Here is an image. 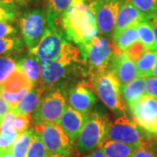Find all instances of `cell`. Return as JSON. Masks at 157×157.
Masks as SVG:
<instances>
[{"mask_svg": "<svg viewBox=\"0 0 157 157\" xmlns=\"http://www.w3.org/2000/svg\"><path fill=\"white\" fill-rule=\"evenodd\" d=\"M62 18V26L67 38L81 45L94 37L99 36V28L93 10L85 3L71 6Z\"/></svg>", "mask_w": 157, "mask_h": 157, "instance_id": "1", "label": "cell"}, {"mask_svg": "<svg viewBox=\"0 0 157 157\" xmlns=\"http://www.w3.org/2000/svg\"><path fill=\"white\" fill-rule=\"evenodd\" d=\"M80 51L63 39L57 28L47 27L35 47L30 49V55L39 60H52L69 66L77 61Z\"/></svg>", "mask_w": 157, "mask_h": 157, "instance_id": "2", "label": "cell"}, {"mask_svg": "<svg viewBox=\"0 0 157 157\" xmlns=\"http://www.w3.org/2000/svg\"><path fill=\"white\" fill-rule=\"evenodd\" d=\"M83 63L87 67L94 78L105 73L111 65L114 48L107 39L99 36L78 45Z\"/></svg>", "mask_w": 157, "mask_h": 157, "instance_id": "3", "label": "cell"}, {"mask_svg": "<svg viewBox=\"0 0 157 157\" xmlns=\"http://www.w3.org/2000/svg\"><path fill=\"white\" fill-rule=\"evenodd\" d=\"M110 122L108 118L100 113H94L90 116L76 142L78 153L87 154L100 147L106 140Z\"/></svg>", "mask_w": 157, "mask_h": 157, "instance_id": "4", "label": "cell"}, {"mask_svg": "<svg viewBox=\"0 0 157 157\" xmlns=\"http://www.w3.org/2000/svg\"><path fill=\"white\" fill-rule=\"evenodd\" d=\"M34 131L44 142L49 155H61L69 156L73 152V141L58 123L35 124Z\"/></svg>", "mask_w": 157, "mask_h": 157, "instance_id": "5", "label": "cell"}, {"mask_svg": "<svg viewBox=\"0 0 157 157\" xmlns=\"http://www.w3.org/2000/svg\"><path fill=\"white\" fill-rule=\"evenodd\" d=\"M94 86L101 101L113 111H125L121 95V85L111 70L94 78Z\"/></svg>", "mask_w": 157, "mask_h": 157, "instance_id": "6", "label": "cell"}, {"mask_svg": "<svg viewBox=\"0 0 157 157\" xmlns=\"http://www.w3.org/2000/svg\"><path fill=\"white\" fill-rule=\"evenodd\" d=\"M19 25L25 45L32 49L39 44L47 27L46 14L41 9L27 11L20 18Z\"/></svg>", "mask_w": 157, "mask_h": 157, "instance_id": "7", "label": "cell"}, {"mask_svg": "<svg viewBox=\"0 0 157 157\" xmlns=\"http://www.w3.org/2000/svg\"><path fill=\"white\" fill-rule=\"evenodd\" d=\"M106 140H112L126 143L135 147H144L143 138L137 128L127 115H121L110 123Z\"/></svg>", "mask_w": 157, "mask_h": 157, "instance_id": "8", "label": "cell"}, {"mask_svg": "<svg viewBox=\"0 0 157 157\" xmlns=\"http://www.w3.org/2000/svg\"><path fill=\"white\" fill-rule=\"evenodd\" d=\"M123 0H92L89 5L96 17L99 31L105 36L113 33L118 11Z\"/></svg>", "mask_w": 157, "mask_h": 157, "instance_id": "9", "label": "cell"}, {"mask_svg": "<svg viewBox=\"0 0 157 157\" xmlns=\"http://www.w3.org/2000/svg\"><path fill=\"white\" fill-rule=\"evenodd\" d=\"M67 107L66 100L59 91H54L45 95L34 111L35 124L52 122L59 123L62 113Z\"/></svg>", "mask_w": 157, "mask_h": 157, "instance_id": "10", "label": "cell"}, {"mask_svg": "<svg viewBox=\"0 0 157 157\" xmlns=\"http://www.w3.org/2000/svg\"><path fill=\"white\" fill-rule=\"evenodd\" d=\"M134 122L141 128L154 134L157 121V100L144 94L139 101L128 106Z\"/></svg>", "mask_w": 157, "mask_h": 157, "instance_id": "11", "label": "cell"}, {"mask_svg": "<svg viewBox=\"0 0 157 157\" xmlns=\"http://www.w3.org/2000/svg\"><path fill=\"white\" fill-rule=\"evenodd\" d=\"M118 80L123 86L139 77L136 64L123 52L114 47L113 56L111 61V69Z\"/></svg>", "mask_w": 157, "mask_h": 157, "instance_id": "12", "label": "cell"}, {"mask_svg": "<svg viewBox=\"0 0 157 157\" xmlns=\"http://www.w3.org/2000/svg\"><path fill=\"white\" fill-rule=\"evenodd\" d=\"M147 15L140 11L131 0H123L118 11L115 27L113 33V39L116 38L123 30L133 25H137L145 19Z\"/></svg>", "mask_w": 157, "mask_h": 157, "instance_id": "13", "label": "cell"}, {"mask_svg": "<svg viewBox=\"0 0 157 157\" xmlns=\"http://www.w3.org/2000/svg\"><path fill=\"white\" fill-rule=\"evenodd\" d=\"M88 119L89 116L87 113L78 112L73 109V107L67 106L58 124L73 142L78 138V135L86 124Z\"/></svg>", "mask_w": 157, "mask_h": 157, "instance_id": "14", "label": "cell"}, {"mask_svg": "<svg viewBox=\"0 0 157 157\" xmlns=\"http://www.w3.org/2000/svg\"><path fill=\"white\" fill-rule=\"evenodd\" d=\"M96 96L94 91L85 83L78 84L70 91L68 102L70 107L78 112L87 113L96 102Z\"/></svg>", "mask_w": 157, "mask_h": 157, "instance_id": "15", "label": "cell"}, {"mask_svg": "<svg viewBox=\"0 0 157 157\" xmlns=\"http://www.w3.org/2000/svg\"><path fill=\"white\" fill-rule=\"evenodd\" d=\"M40 76L42 81L47 85H53L63 78L67 73V66L52 60H39Z\"/></svg>", "mask_w": 157, "mask_h": 157, "instance_id": "16", "label": "cell"}, {"mask_svg": "<svg viewBox=\"0 0 157 157\" xmlns=\"http://www.w3.org/2000/svg\"><path fill=\"white\" fill-rule=\"evenodd\" d=\"M85 3V0H47L46 19L49 27L57 28L56 21L59 17L67 11L71 6Z\"/></svg>", "mask_w": 157, "mask_h": 157, "instance_id": "17", "label": "cell"}, {"mask_svg": "<svg viewBox=\"0 0 157 157\" xmlns=\"http://www.w3.org/2000/svg\"><path fill=\"white\" fill-rule=\"evenodd\" d=\"M33 86L29 80L22 69L17 65L16 70L9 76V78L1 85V91L17 94L25 89H32Z\"/></svg>", "mask_w": 157, "mask_h": 157, "instance_id": "18", "label": "cell"}, {"mask_svg": "<svg viewBox=\"0 0 157 157\" xmlns=\"http://www.w3.org/2000/svg\"><path fill=\"white\" fill-rule=\"evenodd\" d=\"M106 157H131L137 147L115 140H106L100 147Z\"/></svg>", "mask_w": 157, "mask_h": 157, "instance_id": "19", "label": "cell"}, {"mask_svg": "<svg viewBox=\"0 0 157 157\" xmlns=\"http://www.w3.org/2000/svg\"><path fill=\"white\" fill-rule=\"evenodd\" d=\"M145 94V78L138 77L128 84L121 86V95L125 102L130 104L139 101Z\"/></svg>", "mask_w": 157, "mask_h": 157, "instance_id": "20", "label": "cell"}, {"mask_svg": "<svg viewBox=\"0 0 157 157\" xmlns=\"http://www.w3.org/2000/svg\"><path fill=\"white\" fill-rule=\"evenodd\" d=\"M43 91L44 89L41 87H33L29 90L15 109L16 112L21 114H31L34 112L39 107Z\"/></svg>", "mask_w": 157, "mask_h": 157, "instance_id": "21", "label": "cell"}, {"mask_svg": "<svg viewBox=\"0 0 157 157\" xmlns=\"http://www.w3.org/2000/svg\"><path fill=\"white\" fill-rule=\"evenodd\" d=\"M34 135V129L28 128L19 134L17 139L13 142L11 152L15 157H25Z\"/></svg>", "mask_w": 157, "mask_h": 157, "instance_id": "22", "label": "cell"}, {"mask_svg": "<svg viewBox=\"0 0 157 157\" xmlns=\"http://www.w3.org/2000/svg\"><path fill=\"white\" fill-rule=\"evenodd\" d=\"M113 40L115 48L121 51L127 49L134 43L139 41L138 33H137V25H133L123 30L116 38L113 39Z\"/></svg>", "mask_w": 157, "mask_h": 157, "instance_id": "23", "label": "cell"}, {"mask_svg": "<svg viewBox=\"0 0 157 157\" xmlns=\"http://www.w3.org/2000/svg\"><path fill=\"white\" fill-rule=\"evenodd\" d=\"M17 65L22 69V71L32 82L33 86L38 83L40 76V66L39 59L36 57L25 58L17 63Z\"/></svg>", "mask_w": 157, "mask_h": 157, "instance_id": "24", "label": "cell"}, {"mask_svg": "<svg viewBox=\"0 0 157 157\" xmlns=\"http://www.w3.org/2000/svg\"><path fill=\"white\" fill-rule=\"evenodd\" d=\"M156 58L157 50H147L143 56L135 62L139 77L146 78L151 76Z\"/></svg>", "mask_w": 157, "mask_h": 157, "instance_id": "25", "label": "cell"}, {"mask_svg": "<svg viewBox=\"0 0 157 157\" xmlns=\"http://www.w3.org/2000/svg\"><path fill=\"white\" fill-rule=\"evenodd\" d=\"M137 33L139 40L146 46L147 50H157L153 28L147 20V16L145 19L137 24Z\"/></svg>", "mask_w": 157, "mask_h": 157, "instance_id": "26", "label": "cell"}, {"mask_svg": "<svg viewBox=\"0 0 157 157\" xmlns=\"http://www.w3.org/2000/svg\"><path fill=\"white\" fill-rule=\"evenodd\" d=\"M49 153L45 147L39 135L34 131V135L31 146L26 153L25 157H48Z\"/></svg>", "mask_w": 157, "mask_h": 157, "instance_id": "27", "label": "cell"}, {"mask_svg": "<svg viewBox=\"0 0 157 157\" xmlns=\"http://www.w3.org/2000/svg\"><path fill=\"white\" fill-rule=\"evenodd\" d=\"M17 68V63L11 57H0V85H2Z\"/></svg>", "mask_w": 157, "mask_h": 157, "instance_id": "28", "label": "cell"}, {"mask_svg": "<svg viewBox=\"0 0 157 157\" xmlns=\"http://www.w3.org/2000/svg\"><path fill=\"white\" fill-rule=\"evenodd\" d=\"M23 42L20 38L11 37V38H0V54L6 52L17 51L21 49Z\"/></svg>", "mask_w": 157, "mask_h": 157, "instance_id": "29", "label": "cell"}, {"mask_svg": "<svg viewBox=\"0 0 157 157\" xmlns=\"http://www.w3.org/2000/svg\"><path fill=\"white\" fill-rule=\"evenodd\" d=\"M146 46L143 45L140 41H137L134 43L132 45H130L127 49L123 51V52L130 59L133 61L136 62L138 59H140L143 54L147 52Z\"/></svg>", "mask_w": 157, "mask_h": 157, "instance_id": "30", "label": "cell"}, {"mask_svg": "<svg viewBox=\"0 0 157 157\" xmlns=\"http://www.w3.org/2000/svg\"><path fill=\"white\" fill-rule=\"evenodd\" d=\"M29 90L30 89H25L21 92H19V93H17V94H11V93L5 92V91H0V94L9 103L11 109H16L18 106V104H19V102L22 100V98L27 94Z\"/></svg>", "mask_w": 157, "mask_h": 157, "instance_id": "31", "label": "cell"}, {"mask_svg": "<svg viewBox=\"0 0 157 157\" xmlns=\"http://www.w3.org/2000/svg\"><path fill=\"white\" fill-rule=\"evenodd\" d=\"M31 122V114L17 113L12 121V127L18 134H21L27 130Z\"/></svg>", "mask_w": 157, "mask_h": 157, "instance_id": "32", "label": "cell"}, {"mask_svg": "<svg viewBox=\"0 0 157 157\" xmlns=\"http://www.w3.org/2000/svg\"><path fill=\"white\" fill-rule=\"evenodd\" d=\"M140 11L151 15L157 7V0H131Z\"/></svg>", "mask_w": 157, "mask_h": 157, "instance_id": "33", "label": "cell"}, {"mask_svg": "<svg viewBox=\"0 0 157 157\" xmlns=\"http://www.w3.org/2000/svg\"><path fill=\"white\" fill-rule=\"evenodd\" d=\"M16 6L0 4V22L12 21L16 17Z\"/></svg>", "mask_w": 157, "mask_h": 157, "instance_id": "34", "label": "cell"}, {"mask_svg": "<svg viewBox=\"0 0 157 157\" xmlns=\"http://www.w3.org/2000/svg\"><path fill=\"white\" fill-rule=\"evenodd\" d=\"M145 93L157 100V78L155 76H148L145 78Z\"/></svg>", "mask_w": 157, "mask_h": 157, "instance_id": "35", "label": "cell"}, {"mask_svg": "<svg viewBox=\"0 0 157 157\" xmlns=\"http://www.w3.org/2000/svg\"><path fill=\"white\" fill-rule=\"evenodd\" d=\"M17 33V30L7 22H0V38H6L8 36Z\"/></svg>", "mask_w": 157, "mask_h": 157, "instance_id": "36", "label": "cell"}, {"mask_svg": "<svg viewBox=\"0 0 157 157\" xmlns=\"http://www.w3.org/2000/svg\"><path fill=\"white\" fill-rule=\"evenodd\" d=\"M11 110V107H10L9 103L0 94V121L1 122L6 115V113H8Z\"/></svg>", "mask_w": 157, "mask_h": 157, "instance_id": "37", "label": "cell"}, {"mask_svg": "<svg viewBox=\"0 0 157 157\" xmlns=\"http://www.w3.org/2000/svg\"><path fill=\"white\" fill-rule=\"evenodd\" d=\"M131 157H157L153 152L149 151L144 147H138Z\"/></svg>", "mask_w": 157, "mask_h": 157, "instance_id": "38", "label": "cell"}, {"mask_svg": "<svg viewBox=\"0 0 157 157\" xmlns=\"http://www.w3.org/2000/svg\"><path fill=\"white\" fill-rule=\"evenodd\" d=\"M147 20L149 21L151 25L154 35H155V46L157 49V19L152 15H147Z\"/></svg>", "mask_w": 157, "mask_h": 157, "instance_id": "39", "label": "cell"}, {"mask_svg": "<svg viewBox=\"0 0 157 157\" xmlns=\"http://www.w3.org/2000/svg\"><path fill=\"white\" fill-rule=\"evenodd\" d=\"M83 157H106V155H104V153L102 152V150H101V148L98 147V148H96L94 150L87 153V154Z\"/></svg>", "mask_w": 157, "mask_h": 157, "instance_id": "40", "label": "cell"}, {"mask_svg": "<svg viewBox=\"0 0 157 157\" xmlns=\"http://www.w3.org/2000/svg\"><path fill=\"white\" fill-rule=\"evenodd\" d=\"M16 0H0V4H4L7 6H16Z\"/></svg>", "mask_w": 157, "mask_h": 157, "instance_id": "41", "label": "cell"}, {"mask_svg": "<svg viewBox=\"0 0 157 157\" xmlns=\"http://www.w3.org/2000/svg\"><path fill=\"white\" fill-rule=\"evenodd\" d=\"M0 157H15L11 150H5V151L0 152Z\"/></svg>", "mask_w": 157, "mask_h": 157, "instance_id": "42", "label": "cell"}, {"mask_svg": "<svg viewBox=\"0 0 157 157\" xmlns=\"http://www.w3.org/2000/svg\"><path fill=\"white\" fill-rule=\"evenodd\" d=\"M152 75L157 78V58H156V61H155V67H154V69H153V73H152Z\"/></svg>", "mask_w": 157, "mask_h": 157, "instance_id": "43", "label": "cell"}, {"mask_svg": "<svg viewBox=\"0 0 157 157\" xmlns=\"http://www.w3.org/2000/svg\"><path fill=\"white\" fill-rule=\"evenodd\" d=\"M48 157H68L66 155H49Z\"/></svg>", "mask_w": 157, "mask_h": 157, "instance_id": "44", "label": "cell"}, {"mask_svg": "<svg viewBox=\"0 0 157 157\" xmlns=\"http://www.w3.org/2000/svg\"><path fill=\"white\" fill-rule=\"evenodd\" d=\"M151 15H152V16H154V17H155V18L157 19V7H156V9L155 10V11H154V12L152 13Z\"/></svg>", "mask_w": 157, "mask_h": 157, "instance_id": "45", "label": "cell"}, {"mask_svg": "<svg viewBox=\"0 0 157 157\" xmlns=\"http://www.w3.org/2000/svg\"><path fill=\"white\" fill-rule=\"evenodd\" d=\"M154 134L155 135H157V121H156V124H155V132H154Z\"/></svg>", "mask_w": 157, "mask_h": 157, "instance_id": "46", "label": "cell"}, {"mask_svg": "<svg viewBox=\"0 0 157 157\" xmlns=\"http://www.w3.org/2000/svg\"><path fill=\"white\" fill-rule=\"evenodd\" d=\"M17 2H18V3H21V4H24L25 3V1L24 0H16Z\"/></svg>", "mask_w": 157, "mask_h": 157, "instance_id": "47", "label": "cell"}, {"mask_svg": "<svg viewBox=\"0 0 157 157\" xmlns=\"http://www.w3.org/2000/svg\"><path fill=\"white\" fill-rule=\"evenodd\" d=\"M1 123H2V122H1V121H0V127H1Z\"/></svg>", "mask_w": 157, "mask_h": 157, "instance_id": "48", "label": "cell"}, {"mask_svg": "<svg viewBox=\"0 0 157 157\" xmlns=\"http://www.w3.org/2000/svg\"><path fill=\"white\" fill-rule=\"evenodd\" d=\"M0 91H1V85H0Z\"/></svg>", "mask_w": 157, "mask_h": 157, "instance_id": "49", "label": "cell"}, {"mask_svg": "<svg viewBox=\"0 0 157 157\" xmlns=\"http://www.w3.org/2000/svg\"><path fill=\"white\" fill-rule=\"evenodd\" d=\"M24 1H25H25H28V0H24Z\"/></svg>", "mask_w": 157, "mask_h": 157, "instance_id": "50", "label": "cell"}]
</instances>
